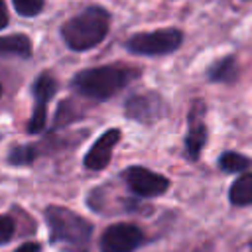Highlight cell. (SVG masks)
Returning a JSON list of instances; mask_svg holds the SVG:
<instances>
[{
	"label": "cell",
	"instance_id": "obj_1",
	"mask_svg": "<svg viewBox=\"0 0 252 252\" xmlns=\"http://www.w3.org/2000/svg\"><path fill=\"white\" fill-rule=\"evenodd\" d=\"M45 220L49 226V240L63 246L67 252H89L93 224L67 207L51 205L45 209Z\"/></svg>",
	"mask_w": 252,
	"mask_h": 252
},
{
	"label": "cell",
	"instance_id": "obj_2",
	"mask_svg": "<svg viewBox=\"0 0 252 252\" xmlns=\"http://www.w3.org/2000/svg\"><path fill=\"white\" fill-rule=\"evenodd\" d=\"M140 71L136 67L124 65H102L77 73L73 77V87L87 98L104 100L120 93L128 83L138 79Z\"/></svg>",
	"mask_w": 252,
	"mask_h": 252
},
{
	"label": "cell",
	"instance_id": "obj_3",
	"mask_svg": "<svg viewBox=\"0 0 252 252\" xmlns=\"http://www.w3.org/2000/svg\"><path fill=\"white\" fill-rule=\"evenodd\" d=\"M108 28L110 14L100 6H89L63 24L61 37L73 51H87L106 37Z\"/></svg>",
	"mask_w": 252,
	"mask_h": 252
},
{
	"label": "cell",
	"instance_id": "obj_4",
	"mask_svg": "<svg viewBox=\"0 0 252 252\" xmlns=\"http://www.w3.org/2000/svg\"><path fill=\"white\" fill-rule=\"evenodd\" d=\"M183 41V33L177 28H161L156 32H142L134 33L126 41V49L136 55L156 57V55H167L179 49Z\"/></svg>",
	"mask_w": 252,
	"mask_h": 252
},
{
	"label": "cell",
	"instance_id": "obj_5",
	"mask_svg": "<svg viewBox=\"0 0 252 252\" xmlns=\"http://www.w3.org/2000/svg\"><path fill=\"white\" fill-rule=\"evenodd\" d=\"M122 179L128 185V189L142 199L159 197L169 189V179L161 173H156L144 165H130L122 171Z\"/></svg>",
	"mask_w": 252,
	"mask_h": 252
},
{
	"label": "cell",
	"instance_id": "obj_6",
	"mask_svg": "<svg viewBox=\"0 0 252 252\" xmlns=\"http://www.w3.org/2000/svg\"><path fill=\"white\" fill-rule=\"evenodd\" d=\"M146 236L132 222L110 224L100 236V252H134L144 244Z\"/></svg>",
	"mask_w": 252,
	"mask_h": 252
},
{
	"label": "cell",
	"instance_id": "obj_7",
	"mask_svg": "<svg viewBox=\"0 0 252 252\" xmlns=\"http://www.w3.org/2000/svg\"><path fill=\"white\" fill-rule=\"evenodd\" d=\"M124 112L130 120L140 124H154L167 114V104L158 93H140L126 100Z\"/></svg>",
	"mask_w": 252,
	"mask_h": 252
},
{
	"label": "cell",
	"instance_id": "obj_8",
	"mask_svg": "<svg viewBox=\"0 0 252 252\" xmlns=\"http://www.w3.org/2000/svg\"><path fill=\"white\" fill-rule=\"evenodd\" d=\"M207 106L203 100H195L187 114V136H185V158L197 161L203 146L207 144V124H205Z\"/></svg>",
	"mask_w": 252,
	"mask_h": 252
},
{
	"label": "cell",
	"instance_id": "obj_9",
	"mask_svg": "<svg viewBox=\"0 0 252 252\" xmlns=\"http://www.w3.org/2000/svg\"><path fill=\"white\" fill-rule=\"evenodd\" d=\"M33 112H32V118H30V124H28V132L30 134H39V130L45 126V118H47V102L51 100V96L55 94L57 91V83L51 75L43 73L35 79L33 83Z\"/></svg>",
	"mask_w": 252,
	"mask_h": 252
},
{
	"label": "cell",
	"instance_id": "obj_10",
	"mask_svg": "<svg viewBox=\"0 0 252 252\" xmlns=\"http://www.w3.org/2000/svg\"><path fill=\"white\" fill-rule=\"evenodd\" d=\"M120 142V130L118 128H110L106 132L100 134V138L91 146V150L87 152L83 163L87 169L91 171H100L108 165L110 158H112V150L114 146Z\"/></svg>",
	"mask_w": 252,
	"mask_h": 252
},
{
	"label": "cell",
	"instance_id": "obj_11",
	"mask_svg": "<svg viewBox=\"0 0 252 252\" xmlns=\"http://www.w3.org/2000/svg\"><path fill=\"white\" fill-rule=\"evenodd\" d=\"M238 77V63L232 55L219 59L215 65L209 69V79L213 83H234Z\"/></svg>",
	"mask_w": 252,
	"mask_h": 252
},
{
	"label": "cell",
	"instance_id": "obj_12",
	"mask_svg": "<svg viewBox=\"0 0 252 252\" xmlns=\"http://www.w3.org/2000/svg\"><path fill=\"white\" fill-rule=\"evenodd\" d=\"M0 53L4 55H18V57H30L32 55V41L24 33H12L0 37Z\"/></svg>",
	"mask_w": 252,
	"mask_h": 252
},
{
	"label": "cell",
	"instance_id": "obj_13",
	"mask_svg": "<svg viewBox=\"0 0 252 252\" xmlns=\"http://www.w3.org/2000/svg\"><path fill=\"white\" fill-rule=\"evenodd\" d=\"M228 199H230V203L236 205V207L252 205V173L240 175V177L230 185Z\"/></svg>",
	"mask_w": 252,
	"mask_h": 252
},
{
	"label": "cell",
	"instance_id": "obj_14",
	"mask_svg": "<svg viewBox=\"0 0 252 252\" xmlns=\"http://www.w3.org/2000/svg\"><path fill=\"white\" fill-rule=\"evenodd\" d=\"M252 165L250 158L242 156V154H236V152H224L220 154L219 158V167L222 171H228V173H236V171H244Z\"/></svg>",
	"mask_w": 252,
	"mask_h": 252
},
{
	"label": "cell",
	"instance_id": "obj_15",
	"mask_svg": "<svg viewBox=\"0 0 252 252\" xmlns=\"http://www.w3.org/2000/svg\"><path fill=\"white\" fill-rule=\"evenodd\" d=\"M35 148L33 146H16L12 150V154L8 156V161L12 165H28L35 159Z\"/></svg>",
	"mask_w": 252,
	"mask_h": 252
},
{
	"label": "cell",
	"instance_id": "obj_16",
	"mask_svg": "<svg viewBox=\"0 0 252 252\" xmlns=\"http://www.w3.org/2000/svg\"><path fill=\"white\" fill-rule=\"evenodd\" d=\"M12 4L16 8V12L26 18L37 16L43 10V0H12Z\"/></svg>",
	"mask_w": 252,
	"mask_h": 252
},
{
	"label": "cell",
	"instance_id": "obj_17",
	"mask_svg": "<svg viewBox=\"0 0 252 252\" xmlns=\"http://www.w3.org/2000/svg\"><path fill=\"white\" fill-rule=\"evenodd\" d=\"M14 236V222L10 217L0 215V244H6Z\"/></svg>",
	"mask_w": 252,
	"mask_h": 252
},
{
	"label": "cell",
	"instance_id": "obj_18",
	"mask_svg": "<svg viewBox=\"0 0 252 252\" xmlns=\"http://www.w3.org/2000/svg\"><path fill=\"white\" fill-rule=\"evenodd\" d=\"M16 252H41V246H39L37 242H26V244H22Z\"/></svg>",
	"mask_w": 252,
	"mask_h": 252
},
{
	"label": "cell",
	"instance_id": "obj_19",
	"mask_svg": "<svg viewBox=\"0 0 252 252\" xmlns=\"http://www.w3.org/2000/svg\"><path fill=\"white\" fill-rule=\"evenodd\" d=\"M8 26V10H6V4L0 0V30H4Z\"/></svg>",
	"mask_w": 252,
	"mask_h": 252
},
{
	"label": "cell",
	"instance_id": "obj_20",
	"mask_svg": "<svg viewBox=\"0 0 252 252\" xmlns=\"http://www.w3.org/2000/svg\"><path fill=\"white\" fill-rule=\"evenodd\" d=\"M250 252H252V242H250Z\"/></svg>",
	"mask_w": 252,
	"mask_h": 252
},
{
	"label": "cell",
	"instance_id": "obj_21",
	"mask_svg": "<svg viewBox=\"0 0 252 252\" xmlns=\"http://www.w3.org/2000/svg\"><path fill=\"white\" fill-rule=\"evenodd\" d=\"M0 94H2V89H0Z\"/></svg>",
	"mask_w": 252,
	"mask_h": 252
}]
</instances>
